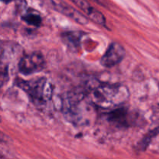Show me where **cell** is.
Wrapping results in <instances>:
<instances>
[{"mask_svg":"<svg viewBox=\"0 0 159 159\" xmlns=\"http://www.w3.org/2000/svg\"><path fill=\"white\" fill-rule=\"evenodd\" d=\"M82 33L80 32H67L62 34L63 40L68 47L77 48L79 45V41L82 37Z\"/></svg>","mask_w":159,"mask_h":159,"instance_id":"obj_7","label":"cell"},{"mask_svg":"<svg viewBox=\"0 0 159 159\" xmlns=\"http://www.w3.org/2000/svg\"><path fill=\"white\" fill-rule=\"evenodd\" d=\"M91 1L94 2L96 3H99V0H91Z\"/></svg>","mask_w":159,"mask_h":159,"instance_id":"obj_12","label":"cell"},{"mask_svg":"<svg viewBox=\"0 0 159 159\" xmlns=\"http://www.w3.org/2000/svg\"><path fill=\"white\" fill-rule=\"evenodd\" d=\"M37 1L40 2L48 9L66 16L79 24L85 25L88 23L89 20L87 17H85V16L65 2L64 0H37Z\"/></svg>","mask_w":159,"mask_h":159,"instance_id":"obj_3","label":"cell"},{"mask_svg":"<svg viewBox=\"0 0 159 159\" xmlns=\"http://www.w3.org/2000/svg\"><path fill=\"white\" fill-rule=\"evenodd\" d=\"M16 85L24 90L34 102L43 103L52 97L53 86L46 78H39L30 81L17 79Z\"/></svg>","mask_w":159,"mask_h":159,"instance_id":"obj_2","label":"cell"},{"mask_svg":"<svg viewBox=\"0 0 159 159\" xmlns=\"http://www.w3.org/2000/svg\"><path fill=\"white\" fill-rule=\"evenodd\" d=\"M70 1L74 3L79 9H82L90 20L94 21L97 24L106 26V18L96 8L93 7L86 0H70Z\"/></svg>","mask_w":159,"mask_h":159,"instance_id":"obj_6","label":"cell"},{"mask_svg":"<svg viewBox=\"0 0 159 159\" xmlns=\"http://www.w3.org/2000/svg\"><path fill=\"white\" fill-rule=\"evenodd\" d=\"M16 3V8L19 12H23L26 11V0H14Z\"/></svg>","mask_w":159,"mask_h":159,"instance_id":"obj_10","label":"cell"},{"mask_svg":"<svg viewBox=\"0 0 159 159\" xmlns=\"http://www.w3.org/2000/svg\"><path fill=\"white\" fill-rule=\"evenodd\" d=\"M127 115V112L124 109L114 110L109 113L108 119L109 120L113 123H116V124H121V125H125Z\"/></svg>","mask_w":159,"mask_h":159,"instance_id":"obj_9","label":"cell"},{"mask_svg":"<svg viewBox=\"0 0 159 159\" xmlns=\"http://www.w3.org/2000/svg\"><path fill=\"white\" fill-rule=\"evenodd\" d=\"M2 1L5 3H9V2H12V0H2Z\"/></svg>","mask_w":159,"mask_h":159,"instance_id":"obj_11","label":"cell"},{"mask_svg":"<svg viewBox=\"0 0 159 159\" xmlns=\"http://www.w3.org/2000/svg\"><path fill=\"white\" fill-rule=\"evenodd\" d=\"M126 51L124 47L116 42H113L100 60L101 65L105 68H112L120 63L124 58Z\"/></svg>","mask_w":159,"mask_h":159,"instance_id":"obj_5","label":"cell"},{"mask_svg":"<svg viewBox=\"0 0 159 159\" xmlns=\"http://www.w3.org/2000/svg\"><path fill=\"white\" fill-rule=\"evenodd\" d=\"M45 67V60L40 52H33L26 54L20 58L18 68L21 74L25 75L40 71Z\"/></svg>","mask_w":159,"mask_h":159,"instance_id":"obj_4","label":"cell"},{"mask_svg":"<svg viewBox=\"0 0 159 159\" xmlns=\"http://www.w3.org/2000/svg\"><path fill=\"white\" fill-rule=\"evenodd\" d=\"M130 93L120 84H103L96 86L89 94L90 102L102 110H114L127 102Z\"/></svg>","mask_w":159,"mask_h":159,"instance_id":"obj_1","label":"cell"},{"mask_svg":"<svg viewBox=\"0 0 159 159\" xmlns=\"http://www.w3.org/2000/svg\"><path fill=\"white\" fill-rule=\"evenodd\" d=\"M22 20L30 25L34 26H40L42 23V18L34 10H28L22 16Z\"/></svg>","mask_w":159,"mask_h":159,"instance_id":"obj_8","label":"cell"}]
</instances>
